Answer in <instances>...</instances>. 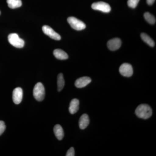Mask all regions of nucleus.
<instances>
[{"instance_id":"f257e3e1","label":"nucleus","mask_w":156,"mask_h":156,"mask_svg":"<svg viewBox=\"0 0 156 156\" xmlns=\"http://www.w3.org/2000/svg\"><path fill=\"white\" fill-rule=\"evenodd\" d=\"M135 114L138 118L147 119L152 115V110L151 107L147 104H141L135 110Z\"/></svg>"},{"instance_id":"f03ea898","label":"nucleus","mask_w":156,"mask_h":156,"mask_svg":"<svg viewBox=\"0 0 156 156\" xmlns=\"http://www.w3.org/2000/svg\"><path fill=\"white\" fill-rule=\"evenodd\" d=\"M34 97L38 101L44 100L45 95V88L44 85L41 83L36 84L33 90Z\"/></svg>"},{"instance_id":"7ed1b4c3","label":"nucleus","mask_w":156,"mask_h":156,"mask_svg":"<svg viewBox=\"0 0 156 156\" xmlns=\"http://www.w3.org/2000/svg\"><path fill=\"white\" fill-rule=\"evenodd\" d=\"M8 40L11 44L16 48H23L25 44L24 41L20 38L17 34L13 33L9 34L8 37Z\"/></svg>"},{"instance_id":"20e7f679","label":"nucleus","mask_w":156,"mask_h":156,"mask_svg":"<svg viewBox=\"0 0 156 156\" xmlns=\"http://www.w3.org/2000/svg\"><path fill=\"white\" fill-rule=\"evenodd\" d=\"M67 21L73 29L81 30L86 28V25L83 21L75 17H71L68 18Z\"/></svg>"},{"instance_id":"39448f33","label":"nucleus","mask_w":156,"mask_h":156,"mask_svg":"<svg viewBox=\"0 0 156 156\" xmlns=\"http://www.w3.org/2000/svg\"><path fill=\"white\" fill-rule=\"evenodd\" d=\"M92 8L94 10H98L104 13H109L111 10V8L109 5L102 2L93 3L92 5Z\"/></svg>"},{"instance_id":"423d86ee","label":"nucleus","mask_w":156,"mask_h":156,"mask_svg":"<svg viewBox=\"0 0 156 156\" xmlns=\"http://www.w3.org/2000/svg\"><path fill=\"white\" fill-rule=\"evenodd\" d=\"M42 30L45 34L48 35L51 39L56 41H59L61 40V36L60 35L53 30V29L48 25H44L42 27Z\"/></svg>"},{"instance_id":"0eeeda50","label":"nucleus","mask_w":156,"mask_h":156,"mask_svg":"<svg viewBox=\"0 0 156 156\" xmlns=\"http://www.w3.org/2000/svg\"><path fill=\"white\" fill-rule=\"evenodd\" d=\"M119 72L122 76L127 77H130L133 73L132 66L127 63H123L119 68Z\"/></svg>"},{"instance_id":"6e6552de","label":"nucleus","mask_w":156,"mask_h":156,"mask_svg":"<svg viewBox=\"0 0 156 156\" xmlns=\"http://www.w3.org/2000/svg\"><path fill=\"white\" fill-rule=\"evenodd\" d=\"M12 98L15 104H19L21 102L23 98V90L21 88L17 87L14 89L12 94Z\"/></svg>"},{"instance_id":"1a4fd4ad","label":"nucleus","mask_w":156,"mask_h":156,"mask_svg":"<svg viewBox=\"0 0 156 156\" xmlns=\"http://www.w3.org/2000/svg\"><path fill=\"white\" fill-rule=\"evenodd\" d=\"M122 45L121 39L115 38L109 41L107 43L108 48L112 51L118 50Z\"/></svg>"},{"instance_id":"9d476101","label":"nucleus","mask_w":156,"mask_h":156,"mask_svg":"<svg viewBox=\"0 0 156 156\" xmlns=\"http://www.w3.org/2000/svg\"><path fill=\"white\" fill-rule=\"evenodd\" d=\"M92 80L89 77L84 76L79 78L75 83V85L77 88H83L86 87L91 83Z\"/></svg>"},{"instance_id":"9b49d317","label":"nucleus","mask_w":156,"mask_h":156,"mask_svg":"<svg viewBox=\"0 0 156 156\" xmlns=\"http://www.w3.org/2000/svg\"><path fill=\"white\" fill-rule=\"evenodd\" d=\"M89 124V116L86 114H84L81 116L79 120V127L82 130H83L87 128Z\"/></svg>"},{"instance_id":"f8f14e48","label":"nucleus","mask_w":156,"mask_h":156,"mask_svg":"<svg viewBox=\"0 0 156 156\" xmlns=\"http://www.w3.org/2000/svg\"><path fill=\"white\" fill-rule=\"evenodd\" d=\"M80 101L76 98L73 99L70 103L69 108V112L71 114H74L79 110Z\"/></svg>"},{"instance_id":"ddd939ff","label":"nucleus","mask_w":156,"mask_h":156,"mask_svg":"<svg viewBox=\"0 0 156 156\" xmlns=\"http://www.w3.org/2000/svg\"><path fill=\"white\" fill-rule=\"evenodd\" d=\"M53 55L57 59L65 60L69 58L68 55L63 50L61 49H56L53 51Z\"/></svg>"},{"instance_id":"4468645a","label":"nucleus","mask_w":156,"mask_h":156,"mask_svg":"<svg viewBox=\"0 0 156 156\" xmlns=\"http://www.w3.org/2000/svg\"><path fill=\"white\" fill-rule=\"evenodd\" d=\"M53 131L56 138L58 140H61L64 137V133L63 129L61 126L59 125H56L54 126L53 128Z\"/></svg>"},{"instance_id":"2eb2a0df","label":"nucleus","mask_w":156,"mask_h":156,"mask_svg":"<svg viewBox=\"0 0 156 156\" xmlns=\"http://www.w3.org/2000/svg\"><path fill=\"white\" fill-rule=\"evenodd\" d=\"M8 6L11 9H17L22 5L21 0H7Z\"/></svg>"},{"instance_id":"dca6fc26","label":"nucleus","mask_w":156,"mask_h":156,"mask_svg":"<svg viewBox=\"0 0 156 156\" xmlns=\"http://www.w3.org/2000/svg\"><path fill=\"white\" fill-rule=\"evenodd\" d=\"M65 81L63 74L59 73L57 76V89L58 92H60L64 87Z\"/></svg>"},{"instance_id":"f3484780","label":"nucleus","mask_w":156,"mask_h":156,"mask_svg":"<svg viewBox=\"0 0 156 156\" xmlns=\"http://www.w3.org/2000/svg\"><path fill=\"white\" fill-rule=\"evenodd\" d=\"M141 37L143 41L145 42L151 47H154L155 46V43L150 37L145 33L141 34Z\"/></svg>"},{"instance_id":"a211bd4d","label":"nucleus","mask_w":156,"mask_h":156,"mask_svg":"<svg viewBox=\"0 0 156 156\" xmlns=\"http://www.w3.org/2000/svg\"><path fill=\"white\" fill-rule=\"evenodd\" d=\"M144 17L147 22L150 24H154L156 23V18L154 15L151 14L149 12H146L144 14Z\"/></svg>"},{"instance_id":"6ab92c4d","label":"nucleus","mask_w":156,"mask_h":156,"mask_svg":"<svg viewBox=\"0 0 156 156\" xmlns=\"http://www.w3.org/2000/svg\"><path fill=\"white\" fill-rule=\"evenodd\" d=\"M139 1L140 0H128V6L132 9H135L138 5Z\"/></svg>"},{"instance_id":"aec40b11","label":"nucleus","mask_w":156,"mask_h":156,"mask_svg":"<svg viewBox=\"0 0 156 156\" xmlns=\"http://www.w3.org/2000/svg\"><path fill=\"white\" fill-rule=\"evenodd\" d=\"M6 129L5 123L2 121H0V136L4 133Z\"/></svg>"},{"instance_id":"412c9836","label":"nucleus","mask_w":156,"mask_h":156,"mask_svg":"<svg viewBox=\"0 0 156 156\" xmlns=\"http://www.w3.org/2000/svg\"><path fill=\"white\" fill-rule=\"evenodd\" d=\"M75 155L74 149L73 147L70 148L66 155V156H74Z\"/></svg>"},{"instance_id":"4be33fe9","label":"nucleus","mask_w":156,"mask_h":156,"mask_svg":"<svg viewBox=\"0 0 156 156\" xmlns=\"http://www.w3.org/2000/svg\"><path fill=\"white\" fill-rule=\"evenodd\" d=\"M155 0H147V2L148 5H152L154 2Z\"/></svg>"},{"instance_id":"5701e85b","label":"nucleus","mask_w":156,"mask_h":156,"mask_svg":"<svg viewBox=\"0 0 156 156\" xmlns=\"http://www.w3.org/2000/svg\"><path fill=\"white\" fill-rule=\"evenodd\" d=\"M0 14H1V11H0Z\"/></svg>"}]
</instances>
